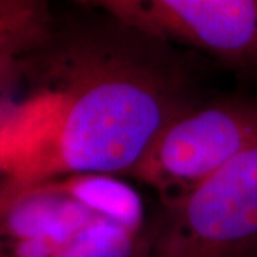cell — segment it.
Wrapping results in <instances>:
<instances>
[{
    "label": "cell",
    "mask_w": 257,
    "mask_h": 257,
    "mask_svg": "<svg viewBox=\"0 0 257 257\" xmlns=\"http://www.w3.org/2000/svg\"><path fill=\"white\" fill-rule=\"evenodd\" d=\"M257 149V96L199 101L157 136L128 173L162 204L184 197L241 155Z\"/></svg>",
    "instance_id": "obj_3"
},
{
    "label": "cell",
    "mask_w": 257,
    "mask_h": 257,
    "mask_svg": "<svg viewBox=\"0 0 257 257\" xmlns=\"http://www.w3.org/2000/svg\"><path fill=\"white\" fill-rule=\"evenodd\" d=\"M53 20L52 0H0V73L39 46Z\"/></svg>",
    "instance_id": "obj_6"
},
{
    "label": "cell",
    "mask_w": 257,
    "mask_h": 257,
    "mask_svg": "<svg viewBox=\"0 0 257 257\" xmlns=\"http://www.w3.org/2000/svg\"><path fill=\"white\" fill-rule=\"evenodd\" d=\"M107 10L257 80V0H66Z\"/></svg>",
    "instance_id": "obj_5"
},
{
    "label": "cell",
    "mask_w": 257,
    "mask_h": 257,
    "mask_svg": "<svg viewBox=\"0 0 257 257\" xmlns=\"http://www.w3.org/2000/svg\"><path fill=\"white\" fill-rule=\"evenodd\" d=\"M150 257H257V149L173 203H157Z\"/></svg>",
    "instance_id": "obj_4"
},
{
    "label": "cell",
    "mask_w": 257,
    "mask_h": 257,
    "mask_svg": "<svg viewBox=\"0 0 257 257\" xmlns=\"http://www.w3.org/2000/svg\"><path fill=\"white\" fill-rule=\"evenodd\" d=\"M153 217L119 176L2 180L0 257H150Z\"/></svg>",
    "instance_id": "obj_2"
},
{
    "label": "cell",
    "mask_w": 257,
    "mask_h": 257,
    "mask_svg": "<svg viewBox=\"0 0 257 257\" xmlns=\"http://www.w3.org/2000/svg\"><path fill=\"white\" fill-rule=\"evenodd\" d=\"M70 5L0 73L2 180L127 177L159 133L203 100L196 53L107 10Z\"/></svg>",
    "instance_id": "obj_1"
}]
</instances>
